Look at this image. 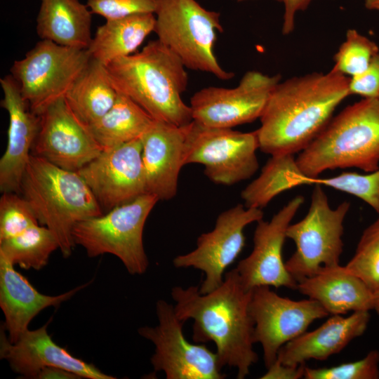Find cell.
Instances as JSON below:
<instances>
[{
	"mask_svg": "<svg viewBox=\"0 0 379 379\" xmlns=\"http://www.w3.org/2000/svg\"><path fill=\"white\" fill-rule=\"evenodd\" d=\"M350 79L331 69L280 81L260 117L259 149L271 156L295 154L305 149L350 95Z\"/></svg>",
	"mask_w": 379,
	"mask_h": 379,
	"instance_id": "obj_1",
	"label": "cell"
},
{
	"mask_svg": "<svg viewBox=\"0 0 379 379\" xmlns=\"http://www.w3.org/2000/svg\"><path fill=\"white\" fill-rule=\"evenodd\" d=\"M252 291L244 286L236 268L227 272L221 285L211 292L201 293L193 286L171 290L178 318L194 321L193 340L215 343L221 366L236 368L238 379L245 378L258 360L249 310Z\"/></svg>",
	"mask_w": 379,
	"mask_h": 379,
	"instance_id": "obj_2",
	"label": "cell"
},
{
	"mask_svg": "<svg viewBox=\"0 0 379 379\" xmlns=\"http://www.w3.org/2000/svg\"><path fill=\"white\" fill-rule=\"evenodd\" d=\"M107 68L117 91L133 100L154 119L178 126L193 121L191 107L182 98L188 85L186 67L157 39L139 52L112 62Z\"/></svg>",
	"mask_w": 379,
	"mask_h": 379,
	"instance_id": "obj_3",
	"label": "cell"
},
{
	"mask_svg": "<svg viewBox=\"0 0 379 379\" xmlns=\"http://www.w3.org/2000/svg\"><path fill=\"white\" fill-rule=\"evenodd\" d=\"M20 194L31 205L39 222L53 233L64 258L69 257L76 246L74 227L104 213L78 172L32 154L22 177Z\"/></svg>",
	"mask_w": 379,
	"mask_h": 379,
	"instance_id": "obj_4",
	"label": "cell"
},
{
	"mask_svg": "<svg viewBox=\"0 0 379 379\" xmlns=\"http://www.w3.org/2000/svg\"><path fill=\"white\" fill-rule=\"evenodd\" d=\"M302 173L317 178L324 171L379 168V98H363L332 118L295 158Z\"/></svg>",
	"mask_w": 379,
	"mask_h": 379,
	"instance_id": "obj_5",
	"label": "cell"
},
{
	"mask_svg": "<svg viewBox=\"0 0 379 379\" xmlns=\"http://www.w3.org/2000/svg\"><path fill=\"white\" fill-rule=\"evenodd\" d=\"M154 32L187 69L206 72L221 80L234 77L219 63L214 52L220 13L197 0H158Z\"/></svg>",
	"mask_w": 379,
	"mask_h": 379,
	"instance_id": "obj_6",
	"label": "cell"
},
{
	"mask_svg": "<svg viewBox=\"0 0 379 379\" xmlns=\"http://www.w3.org/2000/svg\"><path fill=\"white\" fill-rule=\"evenodd\" d=\"M158 201L157 197L144 194L101 215L78 222L72 230L75 245L81 246L88 257L112 254L131 274H144L149 261L143 245V230Z\"/></svg>",
	"mask_w": 379,
	"mask_h": 379,
	"instance_id": "obj_7",
	"label": "cell"
},
{
	"mask_svg": "<svg viewBox=\"0 0 379 379\" xmlns=\"http://www.w3.org/2000/svg\"><path fill=\"white\" fill-rule=\"evenodd\" d=\"M350 208V204L347 201L335 208H331L322 186L314 185L306 215L291 223L286 230V238L294 242L295 251L285 265L297 282L323 267L340 265L344 246V221Z\"/></svg>",
	"mask_w": 379,
	"mask_h": 379,
	"instance_id": "obj_8",
	"label": "cell"
},
{
	"mask_svg": "<svg viewBox=\"0 0 379 379\" xmlns=\"http://www.w3.org/2000/svg\"><path fill=\"white\" fill-rule=\"evenodd\" d=\"M91 59L87 49L41 39L23 58L13 62L11 74L30 110L40 116L51 104L65 97Z\"/></svg>",
	"mask_w": 379,
	"mask_h": 379,
	"instance_id": "obj_9",
	"label": "cell"
},
{
	"mask_svg": "<svg viewBox=\"0 0 379 379\" xmlns=\"http://www.w3.org/2000/svg\"><path fill=\"white\" fill-rule=\"evenodd\" d=\"M184 128L185 165L202 164L204 174L213 182L232 185L249 179L258 171L256 131L209 127L194 120Z\"/></svg>",
	"mask_w": 379,
	"mask_h": 379,
	"instance_id": "obj_10",
	"label": "cell"
},
{
	"mask_svg": "<svg viewBox=\"0 0 379 379\" xmlns=\"http://www.w3.org/2000/svg\"><path fill=\"white\" fill-rule=\"evenodd\" d=\"M158 324L142 326L138 333L151 341L154 353L151 363L156 372L163 371L167 379H223L226 375L216 352L204 344L190 343L185 337V321L175 314L174 306L164 300L156 304Z\"/></svg>",
	"mask_w": 379,
	"mask_h": 379,
	"instance_id": "obj_11",
	"label": "cell"
},
{
	"mask_svg": "<svg viewBox=\"0 0 379 379\" xmlns=\"http://www.w3.org/2000/svg\"><path fill=\"white\" fill-rule=\"evenodd\" d=\"M280 74L246 72L234 88L208 86L190 99L192 119L204 126L232 128L260 119Z\"/></svg>",
	"mask_w": 379,
	"mask_h": 379,
	"instance_id": "obj_12",
	"label": "cell"
},
{
	"mask_svg": "<svg viewBox=\"0 0 379 379\" xmlns=\"http://www.w3.org/2000/svg\"><path fill=\"white\" fill-rule=\"evenodd\" d=\"M249 310L254 322L253 342L262 347L266 368L286 343L307 331L315 320L329 315L316 300H293L267 286L253 289Z\"/></svg>",
	"mask_w": 379,
	"mask_h": 379,
	"instance_id": "obj_13",
	"label": "cell"
},
{
	"mask_svg": "<svg viewBox=\"0 0 379 379\" xmlns=\"http://www.w3.org/2000/svg\"><path fill=\"white\" fill-rule=\"evenodd\" d=\"M260 208H247L239 204L217 218L211 232L201 234L197 247L192 251L176 256V267H189L201 270L205 274L199 291L207 293L219 287L223 281L225 270L236 260L245 246L244 228L263 218Z\"/></svg>",
	"mask_w": 379,
	"mask_h": 379,
	"instance_id": "obj_14",
	"label": "cell"
},
{
	"mask_svg": "<svg viewBox=\"0 0 379 379\" xmlns=\"http://www.w3.org/2000/svg\"><path fill=\"white\" fill-rule=\"evenodd\" d=\"M141 138L101 153L77 172L103 213L147 194Z\"/></svg>",
	"mask_w": 379,
	"mask_h": 379,
	"instance_id": "obj_15",
	"label": "cell"
},
{
	"mask_svg": "<svg viewBox=\"0 0 379 379\" xmlns=\"http://www.w3.org/2000/svg\"><path fill=\"white\" fill-rule=\"evenodd\" d=\"M304 201L303 196H295L270 221L262 219L257 222L253 248L236 267L246 289L253 290L262 286L297 289L298 282L288 272L283 260L282 249L286 230Z\"/></svg>",
	"mask_w": 379,
	"mask_h": 379,
	"instance_id": "obj_16",
	"label": "cell"
},
{
	"mask_svg": "<svg viewBox=\"0 0 379 379\" xmlns=\"http://www.w3.org/2000/svg\"><path fill=\"white\" fill-rule=\"evenodd\" d=\"M102 150L89 128L70 109L65 98L54 102L40 115V128L32 154L77 172Z\"/></svg>",
	"mask_w": 379,
	"mask_h": 379,
	"instance_id": "obj_17",
	"label": "cell"
},
{
	"mask_svg": "<svg viewBox=\"0 0 379 379\" xmlns=\"http://www.w3.org/2000/svg\"><path fill=\"white\" fill-rule=\"evenodd\" d=\"M49 322L35 330L27 329L15 343L9 341L6 329L0 330V358L6 360L13 371L26 378H35L41 370L59 367L81 378L115 379L92 364L72 355L56 344L48 333Z\"/></svg>",
	"mask_w": 379,
	"mask_h": 379,
	"instance_id": "obj_18",
	"label": "cell"
},
{
	"mask_svg": "<svg viewBox=\"0 0 379 379\" xmlns=\"http://www.w3.org/2000/svg\"><path fill=\"white\" fill-rule=\"evenodd\" d=\"M1 106L8 114V142L0 160V190L20 194L21 182L40 128V116L33 113L11 75L0 79Z\"/></svg>",
	"mask_w": 379,
	"mask_h": 379,
	"instance_id": "obj_19",
	"label": "cell"
},
{
	"mask_svg": "<svg viewBox=\"0 0 379 379\" xmlns=\"http://www.w3.org/2000/svg\"><path fill=\"white\" fill-rule=\"evenodd\" d=\"M184 126L154 119L141 138L146 192L159 201L170 200L177 194L180 171L185 166Z\"/></svg>",
	"mask_w": 379,
	"mask_h": 379,
	"instance_id": "obj_20",
	"label": "cell"
},
{
	"mask_svg": "<svg viewBox=\"0 0 379 379\" xmlns=\"http://www.w3.org/2000/svg\"><path fill=\"white\" fill-rule=\"evenodd\" d=\"M91 282H86L60 295H45L38 291L26 277L16 271L14 265L0 253V307L4 314L3 325L9 341L16 342L41 311L48 307H58Z\"/></svg>",
	"mask_w": 379,
	"mask_h": 379,
	"instance_id": "obj_21",
	"label": "cell"
},
{
	"mask_svg": "<svg viewBox=\"0 0 379 379\" xmlns=\"http://www.w3.org/2000/svg\"><path fill=\"white\" fill-rule=\"evenodd\" d=\"M370 317L369 311L354 312L347 317L331 315L317 328L305 331L286 343L280 349L277 359L290 366H299L312 359L326 360L362 335Z\"/></svg>",
	"mask_w": 379,
	"mask_h": 379,
	"instance_id": "obj_22",
	"label": "cell"
},
{
	"mask_svg": "<svg viewBox=\"0 0 379 379\" xmlns=\"http://www.w3.org/2000/svg\"><path fill=\"white\" fill-rule=\"evenodd\" d=\"M296 290L318 302L329 315L374 309V293L340 265L323 267L314 275L299 280Z\"/></svg>",
	"mask_w": 379,
	"mask_h": 379,
	"instance_id": "obj_23",
	"label": "cell"
},
{
	"mask_svg": "<svg viewBox=\"0 0 379 379\" xmlns=\"http://www.w3.org/2000/svg\"><path fill=\"white\" fill-rule=\"evenodd\" d=\"M36 33L41 39L87 49L91 42L92 12L79 0H40Z\"/></svg>",
	"mask_w": 379,
	"mask_h": 379,
	"instance_id": "obj_24",
	"label": "cell"
},
{
	"mask_svg": "<svg viewBox=\"0 0 379 379\" xmlns=\"http://www.w3.org/2000/svg\"><path fill=\"white\" fill-rule=\"evenodd\" d=\"M155 20L153 13L107 19L97 28L87 51L92 58L107 66L134 53L154 32Z\"/></svg>",
	"mask_w": 379,
	"mask_h": 379,
	"instance_id": "obj_25",
	"label": "cell"
},
{
	"mask_svg": "<svg viewBox=\"0 0 379 379\" xmlns=\"http://www.w3.org/2000/svg\"><path fill=\"white\" fill-rule=\"evenodd\" d=\"M117 95L107 66L91 58L65 98L74 115L89 126L111 109Z\"/></svg>",
	"mask_w": 379,
	"mask_h": 379,
	"instance_id": "obj_26",
	"label": "cell"
},
{
	"mask_svg": "<svg viewBox=\"0 0 379 379\" xmlns=\"http://www.w3.org/2000/svg\"><path fill=\"white\" fill-rule=\"evenodd\" d=\"M154 120L133 100L118 93L111 109L88 127L104 149L142 138Z\"/></svg>",
	"mask_w": 379,
	"mask_h": 379,
	"instance_id": "obj_27",
	"label": "cell"
},
{
	"mask_svg": "<svg viewBox=\"0 0 379 379\" xmlns=\"http://www.w3.org/2000/svg\"><path fill=\"white\" fill-rule=\"evenodd\" d=\"M304 174L294 154L274 155L266 162L257 178L241 192L247 208H265L283 192L301 186Z\"/></svg>",
	"mask_w": 379,
	"mask_h": 379,
	"instance_id": "obj_28",
	"label": "cell"
},
{
	"mask_svg": "<svg viewBox=\"0 0 379 379\" xmlns=\"http://www.w3.org/2000/svg\"><path fill=\"white\" fill-rule=\"evenodd\" d=\"M58 248L59 245L53 233L39 225L0 242V253L12 264L25 270L42 269L48 264L51 253Z\"/></svg>",
	"mask_w": 379,
	"mask_h": 379,
	"instance_id": "obj_29",
	"label": "cell"
},
{
	"mask_svg": "<svg viewBox=\"0 0 379 379\" xmlns=\"http://www.w3.org/2000/svg\"><path fill=\"white\" fill-rule=\"evenodd\" d=\"M345 267L373 293L379 288V214L364 230L354 254Z\"/></svg>",
	"mask_w": 379,
	"mask_h": 379,
	"instance_id": "obj_30",
	"label": "cell"
},
{
	"mask_svg": "<svg viewBox=\"0 0 379 379\" xmlns=\"http://www.w3.org/2000/svg\"><path fill=\"white\" fill-rule=\"evenodd\" d=\"M320 185L359 198L379 214V168L373 172L360 174L343 172L329 178H310L306 185Z\"/></svg>",
	"mask_w": 379,
	"mask_h": 379,
	"instance_id": "obj_31",
	"label": "cell"
},
{
	"mask_svg": "<svg viewBox=\"0 0 379 379\" xmlns=\"http://www.w3.org/2000/svg\"><path fill=\"white\" fill-rule=\"evenodd\" d=\"M345 40L334 55L331 69L352 77L365 70L373 57L379 52L376 43L354 29L346 32Z\"/></svg>",
	"mask_w": 379,
	"mask_h": 379,
	"instance_id": "obj_32",
	"label": "cell"
},
{
	"mask_svg": "<svg viewBox=\"0 0 379 379\" xmlns=\"http://www.w3.org/2000/svg\"><path fill=\"white\" fill-rule=\"evenodd\" d=\"M19 193L3 192L0 199V242L39 225L29 203Z\"/></svg>",
	"mask_w": 379,
	"mask_h": 379,
	"instance_id": "obj_33",
	"label": "cell"
},
{
	"mask_svg": "<svg viewBox=\"0 0 379 379\" xmlns=\"http://www.w3.org/2000/svg\"><path fill=\"white\" fill-rule=\"evenodd\" d=\"M305 379H378L379 351H370L357 361L329 368H312L305 366Z\"/></svg>",
	"mask_w": 379,
	"mask_h": 379,
	"instance_id": "obj_34",
	"label": "cell"
},
{
	"mask_svg": "<svg viewBox=\"0 0 379 379\" xmlns=\"http://www.w3.org/2000/svg\"><path fill=\"white\" fill-rule=\"evenodd\" d=\"M158 0H87L86 5L92 13L106 20L132 14L153 13Z\"/></svg>",
	"mask_w": 379,
	"mask_h": 379,
	"instance_id": "obj_35",
	"label": "cell"
},
{
	"mask_svg": "<svg viewBox=\"0 0 379 379\" xmlns=\"http://www.w3.org/2000/svg\"><path fill=\"white\" fill-rule=\"evenodd\" d=\"M349 92L364 98H379V52L364 72L350 79Z\"/></svg>",
	"mask_w": 379,
	"mask_h": 379,
	"instance_id": "obj_36",
	"label": "cell"
},
{
	"mask_svg": "<svg viewBox=\"0 0 379 379\" xmlns=\"http://www.w3.org/2000/svg\"><path fill=\"white\" fill-rule=\"evenodd\" d=\"M306 364L299 366H290L277 360L267 368L266 373L260 378L262 379H299L303 378Z\"/></svg>",
	"mask_w": 379,
	"mask_h": 379,
	"instance_id": "obj_37",
	"label": "cell"
},
{
	"mask_svg": "<svg viewBox=\"0 0 379 379\" xmlns=\"http://www.w3.org/2000/svg\"><path fill=\"white\" fill-rule=\"evenodd\" d=\"M283 4L284 13L281 32L284 35L291 34L295 27V14L306 10L314 0H274Z\"/></svg>",
	"mask_w": 379,
	"mask_h": 379,
	"instance_id": "obj_38",
	"label": "cell"
},
{
	"mask_svg": "<svg viewBox=\"0 0 379 379\" xmlns=\"http://www.w3.org/2000/svg\"><path fill=\"white\" fill-rule=\"evenodd\" d=\"M76 373L66 369L48 366L43 368L38 373L36 379H81Z\"/></svg>",
	"mask_w": 379,
	"mask_h": 379,
	"instance_id": "obj_39",
	"label": "cell"
},
{
	"mask_svg": "<svg viewBox=\"0 0 379 379\" xmlns=\"http://www.w3.org/2000/svg\"><path fill=\"white\" fill-rule=\"evenodd\" d=\"M364 6L368 10L379 11V0H364Z\"/></svg>",
	"mask_w": 379,
	"mask_h": 379,
	"instance_id": "obj_40",
	"label": "cell"
},
{
	"mask_svg": "<svg viewBox=\"0 0 379 379\" xmlns=\"http://www.w3.org/2000/svg\"><path fill=\"white\" fill-rule=\"evenodd\" d=\"M379 314V288L374 292V309Z\"/></svg>",
	"mask_w": 379,
	"mask_h": 379,
	"instance_id": "obj_41",
	"label": "cell"
},
{
	"mask_svg": "<svg viewBox=\"0 0 379 379\" xmlns=\"http://www.w3.org/2000/svg\"><path fill=\"white\" fill-rule=\"evenodd\" d=\"M233 1H247V0H233Z\"/></svg>",
	"mask_w": 379,
	"mask_h": 379,
	"instance_id": "obj_42",
	"label": "cell"
}]
</instances>
